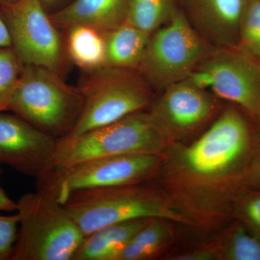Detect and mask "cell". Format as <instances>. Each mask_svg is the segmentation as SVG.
Instances as JSON below:
<instances>
[{
  "label": "cell",
  "instance_id": "cell-9",
  "mask_svg": "<svg viewBox=\"0 0 260 260\" xmlns=\"http://www.w3.org/2000/svg\"><path fill=\"white\" fill-rule=\"evenodd\" d=\"M0 8L11 47L23 64L42 67L59 74L64 65L65 47L40 0H18Z\"/></svg>",
  "mask_w": 260,
  "mask_h": 260
},
{
  "label": "cell",
  "instance_id": "cell-13",
  "mask_svg": "<svg viewBox=\"0 0 260 260\" xmlns=\"http://www.w3.org/2000/svg\"><path fill=\"white\" fill-rule=\"evenodd\" d=\"M186 18L200 37L236 49L246 0H183Z\"/></svg>",
  "mask_w": 260,
  "mask_h": 260
},
{
  "label": "cell",
  "instance_id": "cell-26",
  "mask_svg": "<svg viewBox=\"0 0 260 260\" xmlns=\"http://www.w3.org/2000/svg\"><path fill=\"white\" fill-rule=\"evenodd\" d=\"M243 185L245 188L260 189V150L246 169Z\"/></svg>",
  "mask_w": 260,
  "mask_h": 260
},
{
  "label": "cell",
  "instance_id": "cell-8",
  "mask_svg": "<svg viewBox=\"0 0 260 260\" xmlns=\"http://www.w3.org/2000/svg\"><path fill=\"white\" fill-rule=\"evenodd\" d=\"M205 44L185 13L172 18L150 35L139 69L151 86L165 89L187 79L204 58Z\"/></svg>",
  "mask_w": 260,
  "mask_h": 260
},
{
  "label": "cell",
  "instance_id": "cell-2",
  "mask_svg": "<svg viewBox=\"0 0 260 260\" xmlns=\"http://www.w3.org/2000/svg\"><path fill=\"white\" fill-rule=\"evenodd\" d=\"M91 188L73 191L64 207L84 237L112 224L159 218L193 226L156 184Z\"/></svg>",
  "mask_w": 260,
  "mask_h": 260
},
{
  "label": "cell",
  "instance_id": "cell-11",
  "mask_svg": "<svg viewBox=\"0 0 260 260\" xmlns=\"http://www.w3.org/2000/svg\"><path fill=\"white\" fill-rule=\"evenodd\" d=\"M220 103L207 90L186 79L164 89L148 111L170 143H184L216 118Z\"/></svg>",
  "mask_w": 260,
  "mask_h": 260
},
{
  "label": "cell",
  "instance_id": "cell-23",
  "mask_svg": "<svg viewBox=\"0 0 260 260\" xmlns=\"http://www.w3.org/2000/svg\"><path fill=\"white\" fill-rule=\"evenodd\" d=\"M233 220L241 222L254 235L260 237V189L244 188L234 201Z\"/></svg>",
  "mask_w": 260,
  "mask_h": 260
},
{
  "label": "cell",
  "instance_id": "cell-1",
  "mask_svg": "<svg viewBox=\"0 0 260 260\" xmlns=\"http://www.w3.org/2000/svg\"><path fill=\"white\" fill-rule=\"evenodd\" d=\"M260 136L237 107L220 113L192 143H171L154 181L193 226L215 230L233 220Z\"/></svg>",
  "mask_w": 260,
  "mask_h": 260
},
{
  "label": "cell",
  "instance_id": "cell-17",
  "mask_svg": "<svg viewBox=\"0 0 260 260\" xmlns=\"http://www.w3.org/2000/svg\"><path fill=\"white\" fill-rule=\"evenodd\" d=\"M66 30L64 47L70 60L87 72L106 67L105 32L85 25H74Z\"/></svg>",
  "mask_w": 260,
  "mask_h": 260
},
{
  "label": "cell",
  "instance_id": "cell-7",
  "mask_svg": "<svg viewBox=\"0 0 260 260\" xmlns=\"http://www.w3.org/2000/svg\"><path fill=\"white\" fill-rule=\"evenodd\" d=\"M160 164L161 155L153 154L91 159L69 167L52 169L37 180V189L54 195L63 205L73 191L153 181Z\"/></svg>",
  "mask_w": 260,
  "mask_h": 260
},
{
  "label": "cell",
  "instance_id": "cell-6",
  "mask_svg": "<svg viewBox=\"0 0 260 260\" xmlns=\"http://www.w3.org/2000/svg\"><path fill=\"white\" fill-rule=\"evenodd\" d=\"M170 143L148 111H140L79 136L58 140L54 169L102 157L161 155Z\"/></svg>",
  "mask_w": 260,
  "mask_h": 260
},
{
  "label": "cell",
  "instance_id": "cell-14",
  "mask_svg": "<svg viewBox=\"0 0 260 260\" xmlns=\"http://www.w3.org/2000/svg\"><path fill=\"white\" fill-rule=\"evenodd\" d=\"M127 8L128 0H73L50 18L57 28L85 25L107 32L126 23Z\"/></svg>",
  "mask_w": 260,
  "mask_h": 260
},
{
  "label": "cell",
  "instance_id": "cell-5",
  "mask_svg": "<svg viewBox=\"0 0 260 260\" xmlns=\"http://www.w3.org/2000/svg\"><path fill=\"white\" fill-rule=\"evenodd\" d=\"M78 88L83 109L68 138L112 124L151 105V85L138 70L104 67L88 71Z\"/></svg>",
  "mask_w": 260,
  "mask_h": 260
},
{
  "label": "cell",
  "instance_id": "cell-4",
  "mask_svg": "<svg viewBox=\"0 0 260 260\" xmlns=\"http://www.w3.org/2000/svg\"><path fill=\"white\" fill-rule=\"evenodd\" d=\"M83 104L78 88L65 83L59 73L42 67L24 65L8 112L59 140L71 134Z\"/></svg>",
  "mask_w": 260,
  "mask_h": 260
},
{
  "label": "cell",
  "instance_id": "cell-24",
  "mask_svg": "<svg viewBox=\"0 0 260 260\" xmlns=\"http://www.w3.org/2000/svg\"><path fill=\"white\" fill-rule=\"evenodd\" d=\"M18 213L0 215V260H11L19 229Z\"/></svg>",
  "mask_w": 260,
  "mask_h": 260
},
{
  "label": "cell",
  "instance_id": "cell-31",
  "mask_svg": "<svg viewBox=\"0 0 260 260\" xmlns=\"http://www.w3.org/2000/svg\"><path fill=\"white\" fill-rule=\"evenodd\" d=\"M255 120L256 121V122H257V127H258V133H259V136H260V110L259 113H258L257 116H256Z\"/></svg>",
  "mask_w": 260,
  "mask_h": 260
},
{
  "label": "cell",
  "instance_id": "cell-27",
  "mask_svg": "<svg viewBox=\"0 0 260 260\" xmlns=\"http://www.w3.org/2000/svg\"><path fill=\"white\" fill-rule=\"evenodd\" d=\"M40 1L47 13L51 15L64 8L73 0H40Z\"/></svg>",
  "mask_w": 260,
  "mask_h": 260
},
{
  "label": "cell",
  "instance_id": "cell-28",
  "mask_svg": "<svg viewBox=\"0 0 260 260\" xmlns=\"http://www.w3.org/2000/svg\"><path fill=\"white\" fill-rule=\"evenodd\" d=\"M17 202L13 201L0 186V210L1 211H16Z\"/></svg>",
  "mask_w": 260,
  "mask_h": 260
},
{
  "label": "cell",
  "instance_id": "cell-25",
  "mask_svg": "<svg viewBox=\"0 0 260 260\" xmlns=\"http://www.w3.org/2000/svg\"><path fill=\"white\" fill-rule=\"evenodd\" d=\"M170 259L173 260H218V256L213 244L210 242L208 245L198 248L189 252L173 256Z\"/></svg>",
  "mask_w": 260,
  "mask_h": 260
},
{
  "label": "cell",
  "instance_id": "cell-21",
  "mask_svg": "<svg viewBox=\"0 0 260 260\" xmlns=\"http://www.w3.org/2000/svg\"><path fill=\"white\" fill-rule=\"evenodd\" d=\"M236 50L260 68V0H246Z\"/></svg>",
  "mask_w": 260,
  "mask_h": 260
},
{
  "label": "cell",
  "instance_id": "cell-19",
  "mask_svg": "<svg viewBox=\"0 0 260 260\" xmlns=\"http://www.w3.org/2000/svg\"><path fill=\"white\" fill-rule=\"evenodd\" d=\"M233 221L212 242L218 260H260V237L251 234L241 222Z\"/></svg>",
  "mask_w": 260,
  "mask_h": 260
},
{
  "label": "cell",
  "instance_id": "cell-16",
  "mask_svg": "<svg viewBox=\"0 0 260 260\" xmlns=\"http://www.w3.org/2000/svg\"><path fill=\"white\" fill-rule=\"evenodd\" d=\"M150 35L133 25L124 23L105 32L106 67L117 69H139Z\"/></svg>",
  "mask_w": 260,
  "mask_h": 260
},
{
  "label": "cell",
  "instance_id": "cell-30",
  "mask_svg": "<svg viewBox=\"0 0 260 260\" xmlns=\"http://www.w3.org/2000/svg\"><path fill=\"white\" fill-rule=\"evenodd\" d=\"M18 1V0H0V6H5V5H11Z\"/></svg>",
  "mask_w": 260,
  "mask_h": 260
},
{
  "label": "cell",
  "instance_id": "cell-10",
  "mask_svg": "<svg viewBox=\"0 0 260 260\" xmlns=\"http://www.w3.org/2000/svg\"><path fill=\"white\" fill-rule=\"evenodd\" d=\"M187 79L239 106L253 119L259 112L260 68L236 49L219 48Z\"/></svg>",
  "mask_w": 260,
  "mask_h": 260
},
{
  "label": "cell",
  "instance_id": "cell-12",
  "mask_svg": "<svg viewBox=\"0 0 260 260\" xmlns=\"http://www.w3.org/2000/svg\"><path fill=\"white\" fill-rule=\"evenodd\" d=\"M0 112V165L35 178L54 169L58 140L14 114Z\"/></svg>",
  "mask_w": 260,
  "mask_h": 260
},
{
  "label": "cell",
  "instance_id": "cell-22",
  "mask_svg": "<svg viewBox=\"0 0 260 260\" xmlns=\"http://www.w3.org/2000/svg\"><path fill=\"white\" fill-rule=\"evenodd\" d=\"M23 68L13 48H0V112H8Z\"/></svg>",
  "mask_w": 260,
  "mask_h": 260
},
{
  "label": "cell",
  "instance_id": "cell-20",
  "mask_svg": "<svg viewBox=\"0 0 260 260\" xmlns=\"http://www.w3.org/2000/svg\"><path fill=\"white\" fill-rule=\"evenodd\" d=\"M177 9L174 0H128L126 23L151 35L169 22Z\"/></svg>",
  "mask_w": 260,
  "mask_h": 260
},
{
  "label": "cell",
  "instance_id": "cell-32",
  "mask_svg": "<svg viewBox=\"0 0 260 260\" xmlns=\"http://www.w3.org/2000/svg\"><path fill=\"white\" fill-rule=\"evenodd\" d=\"M3 173H4V171H3V169H2V168H0V176L3 175Z\"/></svg>",
  "mask_w": 260,
  "mask_h": 260
},
{
  "label": "cell",
  "instance_id": "cell-29",
  "mask_svg": "<svg viewBox=\"0 0 260 260\" xmlns=\"http://www.w3.org/2000/svg\"><path fill=\"white\" fill-rule=\"evenodd\" d=\"M9 47H11L10 34L0 8V48Z\"/></svg>",
  "mask_w": 260,
  "mask_h": 260
},
{
  "label": "cell",
  "instance_id": "cell-15",
  "mask_svg": "<svg viewBox=\"0 0 260 260\" xmlns=\"http://www.w3.org/2000/svg\"><path fill=\"white\" fill-rule=\"evenodd\" d=\"M151 218L112 224L84 237L72 260H116L118 254Z\"/></svg>",
  "mask_w": 260,
  "mask_h": 260
},
{
  "label": "cell",
  "instance_id": "cell-18",
  "mask_svg": "<svg viewBox=\"0 0 260 260\" xmlns=\"http://www.w3.org/2000/svg\"><path fill=\"white\" fill-rule=\"evenodd\" d=\"M173 223L166 219H150L126 243L116 260H148L157 257L174 242Z\"/></svg>",
  "mask_w": 260,
  "mask_h": 260
},
{
  "label": "cell",
  "instance_id": "cell-3",
  "mask_svg": "<svg viewBox=\"0 0 260 260\" xmlns=\"http://www.w3.org/2000/svg\"><path fill=\"white\" fill-rule=\"evenodd\" d=\"M20 218L11 260H72L84 235L54 195L37 189L17 202Z\"/></svg>",
  "mask_w": 260,
  "mask_h": 260
}]
</instances>
